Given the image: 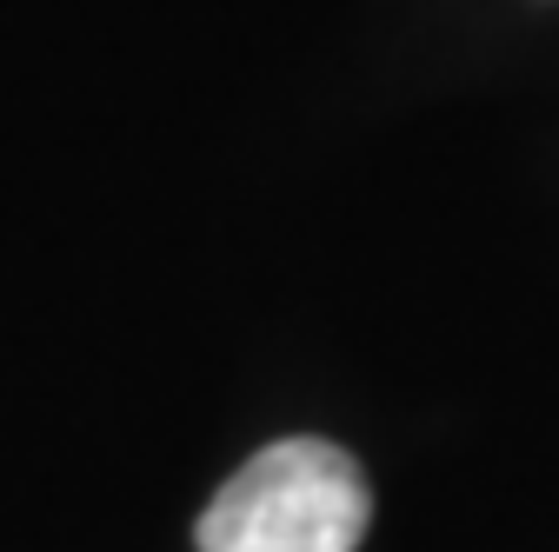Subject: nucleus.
I'll return each instance as SVG.
<instances>
[{"label":"nucleus","mask_w":559,"mask_h":552,"mask_svg":"<svg viewBox=\"0 0 559 552\" xmlns=\"http://www.w3.org/2000/svg\"><path fill=\"white\" fill-rule=\"evenodd\" d=\"M373 493L333 440H273L200 513V552H360Z\"/></svg>","instance_id":"nucleus-1"}]
</instances>
